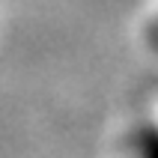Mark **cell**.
I'll list each match as a JSON object with an SVG mask.
<instances>
[{"label": "cell", "mask_w": 158, "mask_h": 158, "mask_svg": "<svg viewBox=\"0 0 158 158\" xmlns=\"http://www.w3.org/2000/svg\"><path fill=\"white\" fill-rule=\"evenodd\" d=\"M140 149L143 158H158V131H146L140 137Z\"/></svg>", "instance_id": "obj_1"}]
</instances>
